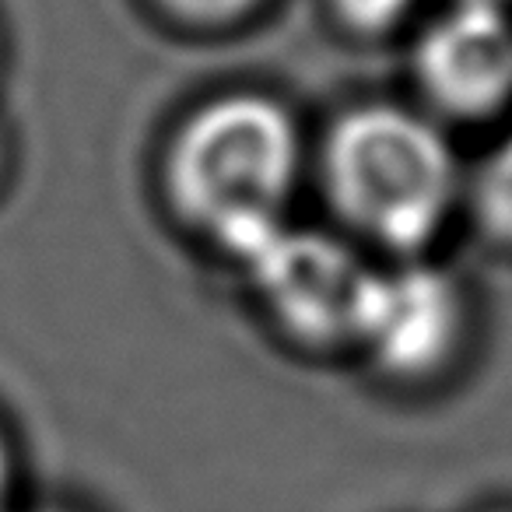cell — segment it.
Wrapping results in <instances>:
<instances>
[{"instance_id":"6da1fadb","label":"cell","mask_w":512,"mask_h":512,"mask_svg":"<svg viewBox=\"0 0 512 512\" xmlns=\"http://www.w3.org/2000/svg\"><path fill=\"white\" fill-rule=\"evenodd\" d=\"M302 176V137L292 113L264 95H225L172 134L162 193L183 232L239 264L288 225Z\"/></svg>"},{"instance_id":"7a4b0ae2","label":"cell","mask_w":512,"mask_h":512,"mask_svg":"<svg viewBox=\"0 0 512 512\" xmlns=\"http://www.w3.org/2000/svg\"><path fill=\"white\" fill-rule=\"evenodd\" d=\"M320 179L344 228L379 249L414 256L453 207L456 162L428 120L397 106H365L330 127Z\"/></svg>"},{"instance_id":"3957f363","label":"cell","mask_w":512,"mask_h":512,"mask_svg":"<svg viewBox=\"0 0 512 512\" xmlns=\"http://www.w3.org/2000/svg\"><path fill=\"white\" fill-rule=\"evenodd\" d=\"M253 306L271 330L306 351L351 348L372 271L351 242L327 228L281 225L242 256Z\"/></svg>"},{"instance_id":"277c9868","label":"cell","mask_w":512,"mask_h":512,"mask_svg":"<svg viewBox=\"0 0 512 512\" xmlns=\"http://www.w3.org/2000/svg\"><path fill=\"white\" fill-rule=\"evenodd\" d=\"M463 330V299L449 274L428 264L372 271L355 341L379 372L393 379H421L435 372Z\"/></svg>"},{"instance_id":"5b68a950","label":"cell","mask_w":512,"mask_h":512,"mask_svg":"<svg viewBox=\"0 0 512 512\" xmlns=\"http://www.w3.org/2000/svg\"><path fill=\"white\" fill-rule=\"evenodd\" d=\"M418 74L449 113H491L512 95V25L488 0H467L421 39Z\"/></svg>"},{"instance_id":"8992f818","label":"cell","mask_w":512,"mask_h":512,"mask_svg":"<svg viewBox=\"0 0 512 512\" xmlns=\"http://www.w3.org/2000/svg\"><path fill=\"white\" fill-rule=\"evenodd\" d=\"M477 211L484 225L502 239H512V137L491 155L477 186Z\"/></svg>"},{"instance_id":"52a82bcc","label":"cell","mask_w":512,"mask_h":512,"mask_svg":"<svg viewBox=\"0 0 512 512\" xmlns=\"http://www.w3.org/2000/svg\"><path fill=\"white\" fill-rule=\"evenodd\" d=\"M411 8V0H337L344 22H351L362 32H379L386 25L397 22L404 11Z\"/></svg>"},{"instance_id":"ba28073f","label":"cell","mask_w":512,"mask_h":512,"mask_svg":"<svg viewBox=\"0 0 512 512\" xmlns=\"http://www.w3.org/2000/svg\"><path fill=\"white\" fill-rule=\"evenodd\" d=\"M18 453L8 428L0 425V512H18Z\"/></svg>"},{"instance_id":"9c48e42d","label":"cell","mask_w":512,"mask_h":512,"mask_svg":"<svg viewBox=\"0 0 512 512\" xmlns=\"http://www.w3.org/2000/svg\"><path fill=\"white\" fill-rule=\"evenodd\" d=\"M165 4H172L190 18H228L246 11L253 0H165Z\"/></svg>"},{"instance_id":"30bf717a","label":"cell","mask_w":512,"mask_h":512,"mask_svg":"<svg viewBox=\"0 0 512 512\" xmlns=\"http://www.w3.org/2000/svg\"><path fill=\"white\" fill-rule=\"evenodd\" d=\"M18 512H78V509H67V505H36V509H18Z\"/></svg>"},{"instance_id":"8fae6325","label":"cell","mask_w":512,"mask_h":512,"mask_svg":"<svg viewBox=\"0 0 512 512\" xmlns=\"http://www.w3.org/2000/svg\"><path fill=\"white\" fill-rule=\"evenodd\" d=\"M0 176H4V141H0Z\"/></svg>"},{"instance_id":"7c38bea8","label":"cell","mask_w":512,"mask_h":512,"mask_svg":"<svg viewBox=\"0 0 512 512\" xmlns=\"http://www.w3.org/2000/svg\"><path fill=\"white\" fill-rule=\"evenodd\" d=\"M491 512H512V509H491Z\"/></svg>"}]
</instances>
